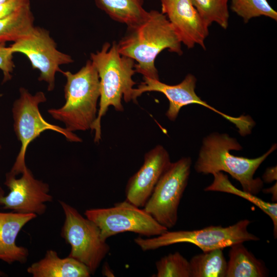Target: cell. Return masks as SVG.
I'll use <instances>...</instances> for the list:
<instances>
[{
	"label": "cell",
	"instance_id": "1",
	"mask_svg": "<svg viewBox=\"0 0 277 277\" xmlns=\"http://www.w3.org/2000/svg\"><path fill=\"white\" fill-rule=\"evenodd\" d=\"M181 44L166 15L151 10L140 23L127 27L126 34L117 46L121 54L136 62L134 64L136 72L143 77L160 80L155 66L157 56L166 49L181 55L183 53Z\"/></svg>",
	"mask_w": 277,
	"mask_h": 277
},
{
	"label": "cell",
	"instance_id": "2",
	"mask_svg": "<svg viewBox=\"0 0 277 277\" xmlns=\"http://www.w3.org/2000/svg\"><path fill=\"white\" fill-rule=\"evenodd\" d=\"M90 60L97 71L100 84L99 109L91 129L95 132L94 142L98 143L101 139V120L108 107L113 106L116 111H123L122 98L126 103L136 102L133 94L136 83L132 79L136 72L134 60L121 54L115 41L111 45L105 43L100 50L91 53Z\"/></svg>",
	"mask_w": 277,
	"mask_h": 277
},
{
	"label": "cell",
	"instance_id": "3",
	"mask_svg": "<svg viewBox=\"0 0 277 277\" xmlns=\"http://www.w3.org/2000/svg\"><path fill=\"white\" fill-rule=\"evenodd\" d=\"M276 148L274 144L265 154L254 159L236 156L230 150H240L237 140L226 133H214L203 141L199 157L194 165L198 173L214 174L228 173L241 184L242 190L256 195L263 186L260 178H254L255 171L267 157Z\"/></svg>",
	"mask_w": 277,
	"mask_h": 277
},
{
	"label": "cell",
	"instance_id": "4",
	"mask_svg": "<svg viewBox=\"0 0 277 277\" xmlns=\"http://www.w3.org/2000/svg\"><path fill=\"white\" fill-rule=\"evenodd\" d=\"M61 73L66 78V102L59 108L48 109V113L63 123L69 131L91 130L97 117L100 97V78L94 65L89 60L75 73L69 71Z\"/></svg>",
	"mask_w": 277,
	"mask_h": 277
},
{
	"label": "cell",
	"instance_id": "5",
	"mask_svg": "<svg viewBox=\"0 0 277 277\" xmlns=\"http://www.w3.org/2000/svg\"><path fill=\"white\" fill-rule=\"evenodd\" d=\"M19 96L13 102L12 113L13 130L21 143L19 151L8 173L16 176L21 174L27 166L25 156L29 145L44 131L49 130L58 132L69 142H81V138L65 128L50 124L42 117L39 109L40 104L46 101L45 93L38 91L34 94L21 87Z\"/></svg>",
	"mask_w": 277,
	"mask_h": 277
},
{
	"label": "cell",
	"instance_id": "6",
	"mask_svg": "<svg viewBox=\"0 0 277 277\" xmlns=\"http://www.w3.org/2000/svg\"><path fill=\"white\" fill-rule=\"evenodd\" d=\"M250 223L249 220L245 219L226 227L210 226L199 230H167L154 238L144 239L138 236L134 241L144 251L186 243L193 244L203 252H206L223 249L237 243L259 240V238L248 231Z\"/></svg>",
	"mask_w": 277,
	"mask_h": 277
},
{
	"label": "cell",
	"instance_id": "7",
	"mask_svg": "<svg viewBox=\"0 0 277 277\" xmlns=\"http://www.w3.org/2000/svg\"><path fill=\"white\" fill-rule=\"evenodd\" d=\"M65 219L61 236L71 246L68 256L85 264L93 275L110 251L101 236V231L92 221L83 217L74 207L59 201Z\"/></svg>",
	"mask_w": 277,
	"mask_h": 277
},
{
	"label": "cell",
	"instance_id": "8",
	"mask_svg": "<svg viewBox=\"0 0 277 277\" xmlns=\"http://www.w3.org/2000/svg\"><path fill=\"white\" fill-rule=\"evenodd\" d=\"M191 166L190 157L171 163L144 207L146 212L168 229L177 223L178 208L188 184Z\"/></svg>",
	"mask_w": 277,
	"mask_h": 277
},
{
	"label": "cell",
	"instance_id": "9",
	"mask_svg": "<svg viewBox=\"0 0 277 277\" xmlns=\"http://www.w3.org/2000/svg\"><path fill=\"white\" fill-rule=\"evenodd\" d=\"M84 214L99 227L101 238L105 241L124 232H132L149 238L161 235L168 230L144 209H140L126 200L115 203L111 207L87 209Z\"/></svg>",
	"mask_w": 277,
	"mask_h": 277
},
{
	"label": "cell",
	"instance_id": "10",
	"mask_svg": "<svg viewBox=\"0 0 277 277\" xmlns=\"http://www.w3.org/2000/svg\"><path fill=\"white\" fill-rule=\"evenodd\" d=\"M12 52L21 53L30 61L32 68L39 71V81L47 84V89L55 87V75L62 72L60 66L71 63V56L59 51L49 32L35 27L26 35L9 46Z\"/></svg>",
	"mask_w": 277,
	"mask_h": 277
},
{
	"label": "cell",
	"instance_id": "11",
	"mask_svg": "<svg viewBox=\"0 0 277 277\" xmlns=\"http://www.w3.org/2000/svg\"><path fill=\"white\" fill-rule=\"evenodd\" d=\"M19 178L7 172L4 184L10 192L5 195L0 186V206L5 209L22 213H34L39 215L46 212L47 202H51L53 196L49 194V186L34 177L26 166Z\"/></svg>",
	"mask_w": 277,
	"mask_h": 277
},
{
	"label": "cell",
	"instance_id": "12",
	"mask_svg": "<svg viewBox=\"0 0 277 277\" xmlns=\"http://www.w3.org/2000/svg\"><path fill=\"white\" fill-rule=\"evenodd\" d=\"M196 83V78L191 74H187L182 82L174 85H168L160 80L143 77V82L136 88H134V98L136 102L137 97L146 92L155 91L164 94L169 102V106L166 115L172 121L175 120L183 107L191 104H197L217 113L234 124L236 127L241 125L243 122L241 116L235 117L227 115L202 100L195 92Z\"/></svg>",
	"mask_w": 277,
	"mask_h": 277
},
{
	"label": "cell",
	"instance_id": "13",
	"mask_svg": "<svg viewBox=\"0 0 277 277\" xmlns=\"http://www.w3.org/2000/svg\"><path fill=\"white\" fill-rule=\"evenodd\" d=\"M165 14L181 43L188 48L196 44L206 49L205 41L209 26L201 17L191 0H160Z\"/></svg>",
	"mask_w": 277,
	"mask_h": 277
},
{
	"label": "cell",
	"instance_id": "14",
	"mask_svg": "<svg viewBox=\"0 0 277 277\" xmlns=\"http://www.w3.org/2000/svg\"><path fill=\"white\" fill-rule=\"evenodd\" d=\"M171 163L168 152L162 145H157L147 152L143 164L126 184V200L138 207H144Z\"/></svg>",
	"mask_w": 277,
	"mask_h": 277
},
{
	"label": "cell",
	"instance_id": "15",
	"mask_svg": "<svg viewBox=\"0 0 277 277\" xmlns=\"http://www.w3.org/2000/svg\"><path fill=\"white\" fill-rule=\"evenodd\" d=\"M34 213L0 212V260L11 264L25 263L29 255L28 249L16 244V239L23 227L35 219Z\"/></svg>",
	"mask_w": 277,
	"mask_h": 277
},
{
	"label": "cell",
	"instance_id": "16",
	"mask_svg": "<svg viewBox=\"0 0 277 277\" xmlns=\"http://www.w3.org/2000/svg\"><path fill=\"white\" fill-rule=\"evenodd\" d=\"M27 271L33 277H89L91 275L83 263L70 256L61 258L53 250H47L45 256L32 264Z\"/></svg>",
	"mask_w": 277,
	"mask_h": 277
},
{
	"label": "cell",
	"instance_id": "17",
	"mask_svg": "<svg viewBox=\"0 0 277 277\" xmlns=\"http://www.w3.org/2000/svg\"><path fill=\"white\" fill-rule=\"evenodd\" d=\"M226 277H264L267 276L264 263L258 259L243 243L230 247Z\"/></svg>",
	"mask_w": 277,
	"mask_h": 277
},
{
	"label": "cell",
	"instance_id": "18",
	"mask_svg": "<svg viewBox=\"0 0 277 277\" xmlns=\"http://www.w3.org/2000/svg\"><path fill=\"white\" fill-rule=\"evenodd\" d=\"M97 7L113 20L134 25L142 21L148 11L144 8V0H95Z\"/></svg>",
	"mask_w": 277,
	"mask_h": 277
},
{
	"label": "cell",
	"instance_id": "19",
	"mask_svg": "<svg viewBox=\"0 0 277 277\" xmlns=\"http://www.w3.org/2000/svg\"><path fill=\"white\" fill-rule=\"evenodd\" d=\"M31 5L0 19V43L15 42L26 35L34 27Z\"/></svg>",
	"mask_w": 277,
	"mask_h": 277
},
{
	"label": "cell",
	"instance_id": "20",
	"mask_svg": "<svg viewBox=\"0 0 277 277\" xmlns=\"http://www.w3.org/2000/svg\"><path fill=\"white\" fill-rule=\"evenodd\" d=\"M189 262L191 277H226L227 262L223 249L195 255Z\"/></svg>",
	"mask_w": 277,
	"mask_h": 277
},
{
	"label": "cell",
	"instance_id": "21",
	"mask_svg": "<svg viewBox=\"0 0 277 277\" xmlns=\"http://www.w3.org/2000/svg\"><path fill=\"white\" fill-rule=\"evenodd\" d=\"M214 180L213 183L205 188V191H214L232 193L240 196L251 202L264 212L267 214L272 220L273 224L274 237L277 235V204L266 202L258 197L255 195L251 194L244 190L235 188L228 180L227 176L223 173L218 172L213 174Z\"/></svg>",
	"mask_w": 277,
	"mask_h": 277
},
{
	"label": "cell",
	"instance_id": "22",
	"mask_svg": "<svg viewBox=\"0 0 277 277\" xmlns=\"http://www.w3.org/2000/svg\"><path fill=\"white\" fill-rule=\"evenodd\" d=\"M193 5L210 26L215 23L226 29L228 26L229 13L228 7L229 0H191Z\"/></svg>",
	"mask_w": 277,
	"mask_h": 277
},
{
	"label": "cell",
	"instance_id": "23",
	"mask_svg": "<svg viewBox=\"0 0 277 277\" xmlns=\"http://www.w3.org/2000/svg\"><path fill=\"white\" fill-rule=\"evenodd\" d=\"M231 9L247 23L254 17L264 16L277 20V12L267 0H231Z\"/></svg>",
	"mask_w": 277,
	"mask_h": 277
},
{
	"label": "cell",
	"instance_id": "24",
	"mask_svg": "<svg viewBox=\"0 0 277 277\" xmlns=\"http://www.w3.org/2000/svg\"><path fill=\"white\" fill-rule=\"evenodd\" d=\"M155 266L156 277H191L189 262L179 252L163 256Z\"/></svg>",
	"mask_w": 277,
	"mask_h": 277
},
{
	"label": "cell",
	"instance_id": "25",
	"mask_svg": "<svg viewBox=\"0 0 277 277\" xmlns=\"http://www.w3.org/2000/svg\"><path fill=\"white\" fill-rule=\"evenodd\" d=\"M13 54L9 47L5 43H0V70L3 73V83L10 81L15 67L13 61Z\"/></svg>",
	"mask_w": 277,
	"mask_h": 277
},
{
	"label": "cell",
	"instance_id": "26",
	"mask_svg": "<svg viewBox=\"0 0 277 277\" xmlns=\"http://www.w3.org/2000/svg\"><path fill=\"white\" fill-rule=\"evenodd\" d=\"M30 5V0H8L0 4V19L7 17Z\"/></svg>",
	"mask_w": 277,
	"mask_h": 277
},
{
	"label": "cell",
	"instance_id": "27",
	"mask_svg": "<svg viewBox=\"0 0 277 277\" xmlns=\"http://www.w3.org/2000/svg\"><path fill=\"white\" fill-rule=\"evenodd\" d=\"M102 272H103V274L106 276H114L113 272L109 267V266L107 263H105L104 265L103 266Z\"/></svg>",
	"mask_w": 277,
	"mask_h": 277
},
{
	"label": "cell",
	"instance_id": "28",
	"mask_svg": "<svg viewBox=\"0 0 277 277\" xmlns=\"http://www.w3.org/2000/svg\"><path fill=\"white\" fill-rule=\"evenodd\" d=\"M6 276H7V274L0 269V277Z\"/></svg>",
	"mask_w": 277,
	"mask_h": 277
},
{
	"label": "cell",
	"instance_id": "29",
	"mask_svg": "<svg viewBox=\"0 0 277 277\" xmlns=\"http://www.w3.org/2000/svg\"><path fill=\"white\" fill-rule=\"evenodd\" d=\"M8 0H0V4L3 3Z\"/></svg>",
	"mask_w": 277,
	"mask_h": 277
},
{
	"label": "cell",
	"instance_id": "30",
	"mask_svg": "<svg viewBox=\"0 0 277 277\" xmlns=\"http://www.w3.org/2000/svg\"><path fill=\"white\" fill-rule=\"evenodd\" d=\"M1 149H2V145H1V144L0 143V151H1Z\"/></svg>",
	"mask_w": 277,
	"mask_h": 277
},
{
	"label": "cell",
	"instance_id": "31",
	"mask_svg": "<svg viewBox=\"0 0 277 277\" xmlns=\"http://www.w3.org/2000/svg\"><path fill=\"white\" fill-rule=\"evenodd\" d=\"M1 96H2V94H0V98L1 97Z\"/></svg>",
	"mask_w": 277,
	"mask_h": 277
}]
</instances>
